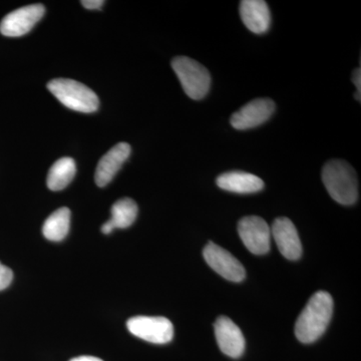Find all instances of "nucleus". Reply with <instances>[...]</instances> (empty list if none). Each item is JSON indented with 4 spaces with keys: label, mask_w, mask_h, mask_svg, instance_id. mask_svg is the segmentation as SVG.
Masks as SVG:
<instances>
[{
    "label": "nucleus",
    "mask_w": 361,
    "mask_h": 361,
    "mask_svg": "<svg viewBox=\"0 0 361 361\" xmlns=\"http://www.w3.org/2000/svg\"><path fill=\"white\" fill-rule=\"evenodd\" d=\"M114 230H115V227L111 224L110 220L106 221V222L103 225V227H102V232H103L104 234H110V233L113 232Z\"/></svg>",
    "instance_id": "21"
},
{
    "label": "nucleus",
    "mask_w": 361,
    "mask_h": 361,
    "mask_svg": "<svg viewBox=\"0 0 361 361\" xmlns=\"http://www.w3.org/2000/svg\"><path fill=\"white\" fill-rule=\"evenodd\" d=\"M334 313V299L329 292L313 294L295 324V336L302 343H312L324 334Z\"/></svg>",
    "instance_id": "1"
},
{
    "label": "nucleus",
    "mask_w": 361,
    "mask_h": 361,
    "mask_svg": "<svg viewBox=\"0 0 361 361\" xmlns=\"http://www.w3.org/2000/svg\"><path fill=\"white\" fill-rule=\"evenodd\" d=\"M13 279V270L6 267L0 262V291L6 289L11 284Z\"/></svg>",
    "instance_id": "18"
},
{
    "label": "nucleus",
    "mask_w": 361,
    "mask_h": 361,
    "mask_svg": "<svg viewBox=\"0 0 361 361\" xmlns=\"http://www.w3.org/2000/svg\"><path fill=\"white\" fill-rule=\"evenodd\" d=\"M274 111L275 104L272 99H256L233 114L230 122L234 129L249 130L267 122Z\"/></svg>",
    "instance_id": "9"
},
{
    "label": "nucleus",
    "mask_w": 361,
    "mask_h": 361,
    "mask_svg": "<svg viewBox=\"0 0 361 361\" xmlns=\"http://www.w3.org/2000/svg\"><path fill=\"white\" fill-rule=\"evenodd\" d=\"M172 68L188 97L199 101L207 96L210 90L211 75L205 66L187 56H178L173 59Z\"/></svg>",
    "instance_id": "4"
},
{
    "label": "nucleus",
    "mask_w": 361,
    "mask_h": 361,
    "mask_svg": "<svg viewBox=\"0 0 361 361\" xmlns=\"http://www.w3.org/2000/svg\"><path fill=\"white\" fill-rule=\"evenodd\" d=\"M216 183L221 189L238 194L256 193L264 188V182L257 176L240 171L224 173Z\"/></svg>",
    "instance_id": "14"
},
{
    "label": "nucleus",
    "mask_w": 361,
    "mask_h": 361,
    "mask_svg": "<svg viewBox=\"0 0 361 361\" xmlns=\"http://www.w3.org/2000/svg\"><path fill=\"white\" fill-rule=\"evenodd\" d=\"M130 146L127 142H120L111 148L97 164L94 180L99 187H104L114 179L123 163L129 159Z\"/></svg>",
    "instance_id": "12"
},
{
    "label": "nucleus",
    "mask_w": 361,
    "mask_h": 361,
    "mask_svg": "<svg viewBox=\"0 0 361 361\" xmlns=\"http://www.w3.org/2000/svg\"><path fill=\"white\" fill-rule=\"evenodd\" d=\"M282 255L288 260H297L302 255V245L295 225L288 218H278L273 222L271 230Z\"/></svg>",
    "instance_id": "11"
},
{
    "label": "nucleus",
    "mask_w": 361,
    "mask_h": 361,
    "mask_svg": "<svg viewBox=\"0 0 361 361\" xmlns=\"http://www.w3.org/2000/svg\"><path fill=\"white\" fill-rule=\"evenodd\" d=\"M71 361H104L101 358L94 357V356H78L73 358Z\"/></svg>",
    "instance_id": "22"
},
{
    "label": "nucleus",
    "mask_w": 361,
    "mask_h": 361,
    "mask_svg": "<svg viewBox=\"0 0 361 361\" xmlns=\"http://www.w3.org/2000/svg\"><path fill=\"white\" fill-rule=\"evenodd\" d=\"M240 16L244 25L252 32L262 35L269 30L270 9L263 0H243L240 4Z\"/></svg>",
    "instance_id": "13"
},
{
    "label": "nucleus",
    "mask_w": 361,
    "mask_h": 361,
    "mask_svg": "<svg viewBox=\"0 0 361 361\" xmlns=\"http://www.w3.org/2000/svg\"><path fill=\"white\" fill-rule=\"evenodd\" d=\"M240 238L251 253L263 255L270 250L271 230L264 219L247 216L238 223Z\"/></svg>",
    "instance_id": "6"
},
{
    "label": "nucleus",
    "mask_w": 361,
    "mask_h": 361,
    "mask_svg": "<svg viewBox=\"0 0 361 361\" xmlns=\"http://www.w3.org/2000/svg\"><path fill=\"white\" fill-rule=\"evenodd\" d=\"M127 327L133 336L155 344H166L174 337L173 323L161 316H135L130 318Z\"/></svg>",
    "instance_id": "5"
},
{
    "label": "nucleus",
    "mask_w": 361,
    "mask_h": 361,
    "mask_svg": "<svg viewBox=\"0 0 361 361\" xmlns=\"http://www.w3.org/2000/svg\"><path fill=\"white\" fill-rule=\"evenodd\" d=\"M71 227L70 209H59L45 220L42 233L45 238L52 242L61 241L68 234Z\"/></svg>",
    "instance_id": "16"
},
{
    "label": "nucleus",
    "mask_w": 361,
    "mask_h": 361,
    "mask_svg": "<svg viewBox=\"0 0 361 361\" xmlns=\"http://www.w3.org/2000/svg\"><path fill=\"white\" fill-rule=\"evenodd\" d=\"M204 259L215 272L232 282L243 281L246 276L245 268L230 252L222 247L209 242L203 251Z\"/></svg>",
    "instance_id": "7"
},
{
    "label": "nucleus",
    "mask_w": 361,
    "mask_h": 361,
    "mask_svg": "<svg viewBox=\"0 0 361 361\" xmlns=\"http://www.w3.org/2000/svg\"><path fill=\"white\" fill-rule=\"evenodd\" d=\"M42 4H30L7 14L0 23V32L6 37H23L35 27L44 16Z\"/></svg>",
    "instance_id": "8"
},
{
    "label": "nucleus",
    "mask_w": 361,
    "mask_h": 361,
    "mask_svg": "<svg viewBox=\"0 0 361 361\" xmlns=\"http://www.w3.org/2000/svg\"><path fill=\"white\" fill-rule=\"evenodd\" d=\"M47 89L66 108L80 113H94L99 109V101L90 87L77 80L56 78L47 85Z\"/></svg>",
    "instance_id": "3"
},
{
    "label": "nucleus",
    "mask_w": 361,
    "mask_h": 361,
    "mask_svg": "<svg viewBox=\"0 0 361 361\" xmlns=\"http://www.w3.org/2000/svg\"><path fill=\"white\" fill-rule=\"evenodd\" d=\"M214 329L218 345L224 355L232 358H238L243 355L245 338L241 329L229 317H218Z\"/></svg>",
    "instance_id": "10"
},
{
    "label": "nucleus",
    "mask_w": 361,
    "mask_h": 361,
    "mask_svg": "<svg viewBox=\"0 0 361 361\" xmlns=\"http://www.w3.org/2000/svg\"><path fill=\"white\" fill-rule=\"evenodd\" d=\"M353 82L355 84L356 89H357V92L355 94V99H357L358 102H360V92H361V71L360 68H356L355 71H353Z\"/></svg>",
    "instance_id": "19"
},
{
    "label": "nucleus",
    "mask_w": 361,
    "mask_h": 361,
    "mask_svg": "<svg viewBox=\"0 0 361 361\" xmlns=\"http://www.w3.org/2000/svg\"><path fill=\"white\" fill-rule=\"evenodd\" d=\"M82 6L87 9H99L104 6L103 0H84L82 1Z\"/></svg>",
    "instance_id": "20"
},
{
    "label": "nucleus",
    "mask_w": 361,
    "mask_h": 361,
    "mask_svg": "<svg viewBox=\"0 0 361 361\" xmlns=\"http://www.w3.org/2000/svg\"><path fill=\"white\" fill-rule=\"evenodd\" d=\"M322 180L331 198L341 205H353L358 199L355 169L342 160H331L322 169Z\"/></svg>",
    "instance_id": "2"
},
{
    "label": "nucleus",
    "mask_w": 361,
    "mask_h": 361,
    "mask_svg": "<svg viewBox=\"0 0 361 361\" xmlns=\"http://www.w3.org/2000/svg\"><path fill=\"white\" fill-rule=\"evenodd\" d=\"M137 216V206L134 200L130 198L121 199L111 207V218L110 219L114 227L126 229L135 222Z\"/></svg>",
    "instance_id": "17"
},
{
    "label": "nucleus",
    "mask_w": 361,
    "mask_h": 361,
    "mask_svg": "<svg viewBox=\"0 0 361 361\" xmlns=\"http://www.w3.org/2000/svg\"><path fill=\"white\" fill-rule=\"evenodd\" d=\"M77 167L75 161L68 157L59 159L52 165L47 175V187L51 191H61L70 185L75 178Z\"/></svg>",
    "instance_id": "15"
}]
</instances>
